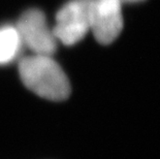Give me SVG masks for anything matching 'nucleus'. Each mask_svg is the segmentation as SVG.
Instances as JSON below:
<instances>
[{
  "label": "nucleus",
  "mask_w": 160,
  "mask_h": 159,
  "mask_svg": "<svg viewBox=\"0 0 160 159\" xmlns=\"http://www.w3.org/2000/svg\"><path fill=\"white\" fill-rule=\"evenodd\" d=\"M18 68L22 83L39 97L52 101L69 97L71 87L68 77L51 56L33 54L21 59Z\"/></svg>",
  "instance_id": "nucleus-1"
},
{
  "label": "nucleus",
  "mask_w": 160,
  "mask_h": 159,
  "mask_svg": "<svg viewBox=\"0 0 160 159\" xmlns=\"http://www.w3.org/2000/svg\"><path fill=\"white\" fill-rule=\"evenodd\" d=\"M16 28L22 45L31 50L34 55L52 56L56 52L57 39L40 9L30 8L24 12L17 22Z\"/></svg>",
  "instance_id": "nucleus-2"
},
{
  "label": "nucleus",
  "mask_w": 160,
  "mask_h": 159,
  "mask_svg": "<svg viewBox=\"0 0 160 159\" xmlns=\"http://www.w3.org/2000/svg\"><path fill=\"white\" fill-rule=\"evenodd\" d=\"M90 0H69L56 13V25L52 29L57 40L65 46L81 42L90 30Z\"/></svg>",
  "instance_id": "nucleus-3"
},
{
  "label": "nucleus",
  "mask_w": 160,
  "mask_h": 159,
  "mask_svg": "<svg viewBox=\"0 0 160 159\" xmlns=\"http://www.w3.org/2000/svg\"><path fill=\"white\" fill-rule=\"evenodd\" d=\"M90 30L101 45H110L123 29L122 2L120 0H90Z\"/></svg>",
  "instance_id": "nucleus-4"
},
{
  "label": "nucleus",
  "mask_w": 160,
  "mask_h": 159,
  "mask_svg": "<svg viewBox=\"0 0 160 159\" xmlns=\"http://www.w3.org/2000/svg\"><path fill=\"white\" fill-rule=\"evenodd\" d=\"M21 47L22 42L16 26L0 27V65L12 62Z\"/></svg>",
  "instance_id": "nucleus-5"
},
{
  "label": "nucleus",
  "mask_w": 160,
  "mask_h": 159,
  "mask_svg": "<svg viewBox=\"0 0 160 159\" xmlns=\"http://www.w3.org/2000/svg\"><path fill=\"white\" fill-rule=\"evenodd\" d=\"M122 3H138V2H142L145 1V0H120Z\"/></svg>",
  "instance_id": "nucleus-6"
}]
</instances>
